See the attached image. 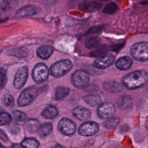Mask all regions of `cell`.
<instances>
[{"label":"cell","mask_w":148,"mask_h":148,"mask_svg":"<svg viewBox=\"0 0 148 148\" xmlns=\"http://www.w3.org/2000/svg\"><path fill=\"white\" fill-rule=\"evenodd\" d=\"M117 105L121 109H128L132 105V99L127 95L122 96L117 101Z\"/></svg>","instance_id":"ac0fdd59"},{"label":"cell","mask_w":148,"mask_h":148,"mask_svg":"<svg viewBox=\"0 0 148 148\" xmlns=\"http://www.w3.org/2000/svg\"><path fill=\"white\" fill-rule=\"evenodd\" d=\"M103 87L106 91L114 93L120 92L123 90V86L121 84L114 81L105 82L103 84Z\"/></svg>","instance_id":"5bb4252c"},{"label":"cell","mask_w":148,"mask_h":148,"mask_svg":"<svg viewBox=\"0 0 148 148\" xmlns=\"http://www.w3.org/2000/svg\"><path fill=\"white\" fill-rule=\"evenodd\" d=\"M22 146H20L18 145H13V148H21Z\"/></svg>","instance_id":"d6a6232c"},{"label":"cell","mask_w":148,"mask_h":148,"mask_svg":"<svg viewBox=\"0 0 148 148\" xmlns=\"http://www.w3.org/2000/svg\"><path fill=\"white\" fill-rule=\"evenodd\" d=\"M2 102L3 104L8 108H13L14 106V100L13 97L10 95H5L2 98Z\"/></svg>","instance_id":"4316f807"},{"label":"cell","mask_w":148,"mask_h":148,"mask_svg":"<svg viewBox=\"0 0 148 148\" xmlns=\"http://www.w3.org/2000/svg\"><path fill=\"white\" fill-rule=\"evenodd\" d=\"M4 111H5V110H3V109L2 108H1V107H0V113H1V112H4Z\"/></svg>","instance_id":"d590c367"},{"label":"cell","mask_w":148,"mask_h":148,"mask_svg":"<svg viewBox=\"0 0 148 148\" xmlns=\"http://www.w3.org/2000/svg\"><path fill=\"white\" fill-rule=\"evenodd\" d=\"M73 114L77 119L81 121H86L90 117L91 112L83 106H79L73 109Z\"/></svg>","instance_id":"7c38bea8"},{"label":"cell","mask_w":148,"mask_h":148,"mask_svg":"<svg viewBox=\"0 0 148 148\" xmlns=\"http://www.w3.org/2000/svg\"><path fill=\"white\" fill-rule=\"evenodd\" d=\"M72 67V63L69 60H62L53 64L50 68L51 75L56 77L65 75Z\"/></svg>","instance_id":"277c9868"},{"label":"cell","mask_w":148,"mask_h":148,"mask_svg":"<svg viewBox=\"0 0 148 148\" xmlns=\"http://www.w3.org/2000/svg\"><path fill=\"white\" fill-rule=\"evenodd\" d=\"M52 131V125L50 123H45L40 126L38 132L39 135L42 138H45Z\"/></svg>","instance_id":"7402d4cb"},{"label":"cell","mask_w":148,"mask_h":148,"mask_svg":"<svg viewBox=\"0 0 148 148\" xmlns=\"http://www.w3.org/2000/svg\"><path fill=\"white\" fill-rule=\"evenodd\" d=\"M28 76V68L23 66L20 68L15 75L13 84L16 88L20 89L22 88L27 80Z\"/></svg>","instance_id":"30bf717a"},{"label":"cell","mask_w":148,"mask_h":148,"mask_svg":"<svg viewBox=\"0 0 148 148\" xmlns=\"http://www.w3.org/2000/svg\"><path fill=\"white\" fill-rule=\"evenodd\" d=\"M118 7L117 5L114 2H111L105 6L103 10V12L108 14H112L116 13Z\"/></svg>","instance_id":"484cf974"},{"label":"cell","mask_w":148,"mask_h":148,"mask_svg":"<svg viewBox=\"0 0 148 148\" xmlns=\"http://www.w3.org/2000/svg\"><path fill=\"white\" fill-rule=\"evenodd\" d=\"M101 7V4L95 1L83 2L80 5L79 9L81 10L87 12H93L98 10Z\"/></svg>","instance_id":"9a60e30c"},{"label":"cell","mask_w":148,"mask_h":148,"mask_svg":"<svg viewBox=\"0 0 148 148\" xmlns=\"http://www.w3.org/2000/svg\"><path fill=\"white\" fill-rule=\"evenodd\" d=\"M116 110L114 105L110 102H105L99 105L97 112L99 117L102 119L111 117Z\"/></svg>","instance_id":"9c48e42d"},{"label":"cell","mask_w":148,"mask_h":148,"mask_svg":"<svg viewBox=\"0 0 148 148\" xmlns=\"http://www.w3.org/2000/svg\"><path fill=\"white\" fill-rule=\"evenodd\" d=\"M42 116L46 119H53L58 114V110L54 106H48L42 113Z\"/></svg>","instance_id":"ffe728a7"},{"label":"cell","mask_w":148,"mask_h":148,"mask_svg":"<svg viewBox=\"0 0 148 148\" xmlns=\"http://www.w3.org/2000/svg\"><path fill=\"white\" fill-rule=\"evenodd\" d=\"M0 139L3 140V142H6L8 140V138L6 135V134L0 130Z\"/></svg>","instance_id":"1f68e13d"},{"label":"cell","mask_w":148,"mask_h":148,"mask_svg":"<svg viewBox=\"0 0 148 148\" xmlns=\"http://www.w3.org/2000/svg\"><path fill=\"white\" fill-rule=\"evenodd\" d=\"M132 56L139 61H148V43L141 42L135 43L132 45L130 49Z\"/></svg>","instance_id":"7a4b0ae2"},{"label":"cell","mask_w":148,"mask_h":148,"mask_svg":"<svg viewBox=\"0 0 148 148\" xmlns=\"http://www.w3.org/2000/svg\"><path fill=\"white\" fill-rule=\"evenodd\" d=\"M83 100L88 105L91 106H95L101 103V98L98 94H91L84 97Z\"/></svg>","instance_id":"d6986e66"},{"label":"cell","mask_w":148,"mask_h":148,"mask_svg":"<svg viewBox=\"0 0 148 148\" xmlns=\"http://www.w3.org/2000/svg\"><path fill=\"white\" fill-rule=\"evenodd\" d=\"M53 49L49 45H42L38 48L36 54L42 59H47L53 53Z\"/></svg>","instance_id":"e0dca14e"},{"label":"cell","mask_w":148,"mask_h":148,"mask_svg":"<svg viewBox=\"0 0 148 148\" xmlns=\"http://www.w3.org/2000/svg\"><path fill=\"white\" fill-rule=\"evenodd\" d=\"M0 148H5L4 146H3L1 143H0Z\"/></svg>","instance_id":"8d00e7d4"},{"label":"cell","mask_w":148,"mask_h":148,"mask_svg":"<svg viewBox=\"0 0 148 148\" xmlns=\"http://www.w3.org/2000/svg\"><path fill=\"white\" fill-rule=\"evenodd\" d=\"M99 130L98 124L94 121H88L82 124L79 128V132L81 135L89 136L95 134Z\"/></svg>","instance_id":"ba28073f"},{"label":"cell","mask_w":148,"mask_h":148,"mask_svg":"<svg viewBox=\"0 0 148 148\" xmlns=\"http://www.w3.org/2000/svg\"><path fill=\"white\" fill-rule=\"evenodd\" d=\"M7 83L6 71L3 68H0V88H2Z\"/></svg>","instance_id":"f546056e"},{"label":"cell","mask_w":148,"mask_h":148,"mask_svg":"<svg viewBox=\"0 0 148 148\" xmlns=\"http://www.w3.org/2000/svg\"><path fill=\"white\" fill-rule=\"evenodd\" d=\"M12 120L11 116L5 111L0 113V125H3L9 124Z\"/></svg>","instance_id":"83f0119b"},{"label":"cell","mask_w":148,"mask_h":148,"mask_svg":"<svg viewBox=\"0 0 148 148\" xmlns=\"http://www.w3.org/2000/svg\"><path fill=\"white\" fill-rule=\"evenodd\" d=\"M39 92V88L35 86L27 88L22 91L17 100V103L20 106H24L30 104L37 97Z\"/></svg>","instance_id":"3957f363"},{"label":"cell","mask_w":148,"mask_h":148,"mask_svg":"<svg viewBox=\"0 0 148 148\" xmlns=\"http://www.w3.org/2000/svg\"><path fill=\"white\" fill-rule=\"evenodd\" d=\"M148 82V73L143 70L132 72L122 79L123 84L128 89H135L143 86Z\"/></svg>","instance_id":"6da1fadb"},{"label":"cell","mask_w":148,"mask_h":148,"mask_svg":"<svg viewBox=\"0 0 148 148\" xmlns=\"http://www.w3.org/2000/svg\"><path fill=\"white\" fill-rule=\"evenodd\" d=\"M3 12L0 9V21H2V18H1V15H2V13Z\"/></svg>","instance_id":"e575fe53"},{"label":"cell","mask_w":148,"mask_h":148,"mask_svg":"<svg viewBox=\"0 0 148 148\" xmlns=\"http://www.w3.org/2000/svg\"><path fill=\"white\" fill-rule=\"evenodd\" d=\"M25 127L29 132H35L40 127V122L36 119H29L27 121Z\"/></svg>","instance_id":"44dd1931"},{"label":"cell","mask_w":148,"mask_h":148,"mask_svg":"<svg viewBox=\"0 0 148 148\" xmlns=\"http://www.w3.org/2000/svg\"><path fill=\"white\" fill-rule=\"evenodd\" d=\"M21 146L23 148H38L39 143L36 139L29 138H25L22 141Z\"/></svg>","instance_id":"603a6c76"},{"label":"cell","mask_w":148,"mask_h":148,"mask_svg":"<svg viewBox=\"0 0 148 148\" xmlns=\"http://www.w3.org/2000/svg\"><path fill=\"white\" fill-rule=\"evenodd\" d=\"M12 116L14 120L16 121H23L25 120L27 116L23 112L18 110H14L12 112Z\"/></svg>","instance_id":"f1b7e54d"},{"label":"cell","mask_w":148,"mask_h":148,"mask_svg":"<svg viewBox=\"0 0 148 148\" xmlns=\"http://www.w3.org/2000/svg\"><path fill=\"white\" fill-rule=\"evenodd\" d=\"M52 148H64L62 146H61V145H57L56 146H54V147H53Z\"/></svg>","instance_id":"836d02e7"},{"label":"cell","mask_w":148,"mask_h":148,"mask_svg":"<svg viewBox=\"0 0 148 148\" xmlns=\"http://www.w3.org/2000/svg\"><path fill=\"white\" fill-rule=\"evenodd\" d=\"M120 120L119 117H112L109 119L104 123V126L108 129H114L119 124Z\"/></svg>","instance_id":"d4e9b609"},{"label":"cell","mask_w":148,"mask_h":148,"mask_svg":"<svg viewBox=\"0 0 148 148\" xmlns=\"http://www.w3.org/2000/svg\"><path fill=\"white\" fill-rule=\"evenodd\" d=\"M90 76L88 73L84 71L77 70L75 71L71 77L72 83L77 87L85 86L88 83Z\"/></svg>","instance_id":"8992f818"},{"label":"cell","mask_w":148,"mask_h":148,"mask_svg":"<svg viewBox=\"0 0 148 148\" xmlns=\"http://www.w3.org/2000/svg\"><path fill=\"white\" fill-rule=\"evenodd\" d=\"M69 89L65 87H58L56 91V99L58 100L64 98L69 93Z\"/></svg>","instance_id":"cb8c5ba5"},{"label":"cell","mask_w":148,"mask_h":148,"mask_svg":"<svg viewBox=\"0 0 148 148\" xmlns=\"http://www.w3.org/2000/svg\"><path fill=\"white\" fill-rule=\"evenodd\" d=\"M49 75V69L43 63H39L34 67L32 72V77L35 82L40 84L45 82Z\"/></svg>","instance_id":"5b68a950"},{"label":"cell","mask_w":148,"mask_h":148,"mask_svg":"<svg viewBox=\"0 0 148 148\" xmlns=\"http://www.w3.org/2000/svg\"><path fill=\"white\" fill-rule=\"evenodd\" d=\"M132 60L128 56H124L119 58L116 62L115 65L117 68L120 70L128 69L132 65Z\"/></svg>","instance_id":"2e32d148"},{"label":"cell","mask_w":148,"mask_h":148,"mask_svg":"<svg viewBox=\"0 0 148 148\" xmlns=\"http://www.w3.org/2000/svg\"><path fill=\"white\" fill-rule=\"evenodd\" d=\"M36 12V9L34 6L28 5L20 8L16 12L18 17H25L34 15Z\"/></svg>","instance_id":"4fadbf2b"},{"label":"cell","mask_w":148,"mask_h":148,"mask_svg":"<svg viewBox=\"0 0 148 148\" xmlns=\"http://www.w3.org/2000/svg\"><path fill=\"white\" fill-rule=\"evenodd\" d=\"M9 130H10V131L12 133H16L17 132H18L19 130H20V127L17 124H12L9 127Z\"/></svg>","instance_id":"4dcf8cb0"},{"label":"cell","mask_w":148,"mask_h":148,"mask_svg":"<svg viewBox=\"0 0 148 148\" xmlns=\"http://www.w3.org/2000/svg\"><path fill=\"white\" fill-rule=\"evenodd\" d=\"M58 129L63 135H72L76 131V125L71 120L62 118L58 123Z\"/></svg>","instance_id":"52a82bcc"},{"label":"cell","mask_w":148,"mask_h":148,"mask_svg":"<svg viewBox=\"0 0 148 148\" xmlns=\"http://www.w3.org/2000/svg\"><path fill=\"white\" fill-rule=\"evenodd\" d=\"M115 57L113 54H108L98 58L94 63V65L98 68H106L110 66L114 61Z\"/></svg>","instance_id":"8fae6325"}]
</instances>
